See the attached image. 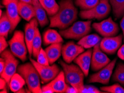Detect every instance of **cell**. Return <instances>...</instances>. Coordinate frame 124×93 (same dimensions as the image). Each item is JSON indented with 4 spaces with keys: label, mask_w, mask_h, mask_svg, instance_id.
I'll return each mask as SVG.
<instances>
[{
    "label": "cell",
    "mask_w": 124,
    "mask_h": 93,
    "mask_svg": "<svg viewBox=\"0 0 124 93\" xmlns=\"http://www.w3.org/2000/svg\"><path fill=\"white\" fill-rule=\"evenodd\" d=\"M116 61H117V59H114L106 66L100 70L97 73L90 76L88 80V83H97L105 85L108 84L109 83L110 77L113 73Z\"/></svg>",
    "instance_id": "cell-10"
},
{
    "label": "cell",
    "mask_w": 124,
    "mask_h": 93,
    "mask_svg": "<svg viewBox=\"0 0 124 93\" xmlns=\"http://www.w3.org/2000/svg\"><path fill=\"white\" fill-rule=\"evenodd\" d=\"M1 56L5 59V67L3 73L0 75L1 77L7 81L9 85L11 78L15 73H16V71H17L19 61L9 49H6L1 53Z\"/></svg>",
    "instance_id": "cell-7"
},
{
    "label": "cell",
    "mask_w": 124,
    "mask_h": 93,
    "mask_svg": "<svg viewBox=\"0 0 124 93\" xmlns=\"http://www.w3.org/2000/svg\"><path fill=\"white\" fill-rule=\"evenodd\" d=\"M19 1L32 5V0H19Z\"/></svg>",
    "instance_id": "cell-40"
},
{
    "label": "cell",
    "mask_w": 124,
    "mask_h": 93,
    "mask_svg": "<svg viewBox=\"0 0 124 93\" xmlns=\"http://www.w3.org/2000/svg\"><path fill=\"white\" fill-rule=\"evenodd\" d=\"M26 84L25 79L19 73H15L11 77L9 83V88L14 93H17L20 89L23 88Z\"/></svg>",
    "instance_id": "cell-23"
},
{
    "label": "cell",
    "mask_w": 124,
    "mask_h": 93,
    "mask_svg": "<svg viewBox=\"0 0 124 93\" xmlns=\"http://www.w3.org/2000/svg\"><path fill=\"white\" fill-rule=\"evenodd\" d=\"M26 93V90L23 88L21 89H20V90L17 92V93Z\"/></svg>",
    "instance_id": "cell-41"
},
{
    "label": "cell",
    "mask_w": 124,
    "mask_h": 93,
    "mask_svg": "<svg viewBox=\"0 0 124 93\" xmlns=\"http://www.w3.org/2000/svg\"><path fill=\"white\" fill-rule=\"evenodd\" d=\"M91 31V21H79L69 28L61 30L60 34L66 39L80 40Z\"/></svg>",
    "instance_id": "cell-4"
},
{
    "label": "cell",
    "mask_w": 124,
    "mask_h": 93,
    "mask_svg": "<svg viewBox=\"0 0 124 93\" xmlns=\"http://www.w3.org/2000/svg\"><path fill=\"white\" fill-rule=\"evenodd\" d=\"M30 61L37 69L43 83L50 82L55 79L61 71L59 67L56 64H54L51 65H41L32 58H30Z\"/></svg>",
    "instance_id": "cell-8"
},
{
    "label": "cell",
    "mask_w": 124,
    "mask_h": 93,
    "mask_svg": "<svg viewBox=\"0 0 124 93\" xmlns=\"http://www.w3.org/2000/svg\"><path fill=\"white\" fill-rule=\"evenodd\" d=\"M47 14L50 17L53 16L58 12L60 5L55 0H39Z\"/></svg>",
    "instance_id": "cell-24"
},
{
    "label": "cell",
    "mask_w": 124,
    "mask_h": 93,
    "mask_svg": "<svg viewBox=\"0 0 124 93\" xmlns=\"http://www.w3.org/2000/svg\"><path fill=\"white\" fill-rule=\"evenodd\" d=\"M123 40V35L121 34L116 36L105 37L100 42V47L106 54H114L121 47Z\"/></svg>",
    "instance_id": "cell-12"
},
{
    "label": "cell",
    "mask_w": 124,
    "mask_h": 93,
    "mask_svg": "<svg viewBox=\"0 0 124 93\" xmlns=\"http://www.w3.org/2000/svg\"><path fill=\"white\" fill-rule=\"evenodd\" d=\"M84 50L85 48L83 47L70 41L62 46L61 54L65 62L70 64L79 55L84 52Z\"/></svg>",
    "instance_id": "cell-14"
},
{
    "label": "cell",
    "mask_w": 124,
    "mask_h": 93,
    "mask_svg": "<svg viewBox=\"0 0 124 93\" xmlns=\"http://www.w3.org/2000/svg\"><path fill=\"white\" fill-rule=\"evenodd\" d=\"M10 50L13 54L22 61L27 60V54L29 52L26 44L25 34L21 31L16 30L8 41Z\"/></svg>",
    "instance_id": "cell-5"
},
{
    "label": "cell",
    "mask_w": 124,
    "mask_h": 93,
    "mask_svg": "<svg viewBox=\"0 0 124 93\" xmlns=\"http://www.w3.org/2000/svg\"><path fill=\"white\" fill-rule=\"evenodd\" d=\"M32 5L34 7L35 18L38 21L41 27H44L48 24L46 11L41 5L39 0H32Z\"/></svg>",
    "instance_id": "cell-18"
},
{
    "label": "cell",
    "mask_w": 124,
    "mask_h": 93,
    "mask_svg": "<svg viewBox=\"0 0 124 93\" xmlns=\"http://www.w3.org/2000/svg\"><path fill=\"white\" fill-rule=\"evenodd\" d=\"M5 61L3 58L1 57L0 59V74L3 73V70L5 69Z\"/></svg>",
    "instance_id": "cell-38"
},
{
    "label": "cell",
    "mask_w": 124,
    "mask_h": 93,
    "mask_svg": "<svg viewBox=\"0 0 124 93\" xmlns=\"http://www.w3.org/2000/svg\"><path fill=\"white\" fill-rule=\"evenodd\" d=\"M101 40V37L97 34H90L85 36L79 40L78 44L85 49H91L98 44Z\"/></svg>",
    "instance_id": "cell-22"
},
{
    "label": "cell",
    "mask_w": 124,
    "mask_h": 93,
    "mask_svg": "<svg viewBox=\"0 0 124 93\" xmlns=\"http://www.w3.org/2000/svg\"><path fill=\"white\" fill-rule=\"evenodd\" d=\"M41 91L42 93H54V91L52 88L51 87L50 85L48 84L44 85L41 87Z\"/></svg>",
    "instance_id": "cell-35"
},
{
    "label": "cell",
    "mask_w": 124,
    "mask_h": 93,
    "mask_svg": "<svg viewBox=\"0 0 124 93\" xmlns=\"http://www.w3.org/2000/svg\"><path fill=\"white\" fill-rule=\"evenodd\" d=\"M6 38L4 36L0 37V52L2 53L3 51H5L7 47L8 46V42H7L6 40Z\"/></svg>",
    "instance_id": "cell-33"
},
{
    "label": "cell",
    "mask_w": 124,
    "mask_h": 93,
    "mask_svg": "<svg viewBox=\"0 0 124 93\" xmlns=\"http://www.w3.org/2000/svg\"><path fill=\"white\" fill-rule=\"evenodd\" d=\"M100 90L106 93H124V88L119 84H115L110 86L101 87Z\"/></svg>",
    "instance_id": "cell-30"
},
{
    "label": "cell",
    "mask_w": 124,
    "mask_h": 93,
    "mask_svg": "<svg viewBox=\"0 0 124 93\" xmlns=\"http://www.w3.org/2000/svg\"><path fill=\"white\" fill-rule=\"evenodd\" d=\"M66 93H78V90L74 87L71 86L70 85H67L66 89L65 91Z\"/></svg>",
    "instance_id": "cell-36"
},
{
    "label": "cell",
    "mask_w": 124,
    "mask_h": 93,
    "mask_svg": "<svg viewBox=\"0 0 124 93\" xmlns=\"http://www.w3.org/2000/svg\"><path fill=\"white\" fill-rule=\"evenodd\" d=\"M58 12L50 17V27L65 30L71 25L78 18V11L73 0H62L60 2Z\"/></svg>",
    "instance_id": "cell-1"
},
{
    "label": "cell",
    "mask_w": 124,
    "mask_h": 93,
    "mask_svg": "<svg viewBox=\"0 0 124 93\" xmlns=\"http://www.w3.org/2000/svg\"><path fill=\"white\" fill-rule=\"evenodd\" d=\"M62 43H57L50 45L45 49L50 65L54 64L56 61L59 59L62 54Z\"/></svg>",
    "instance_id": "cell-20"
},
{
    "label": "cell",
    "mask_w": 124,
    "mask_h": 93,
    "mask_svg": "<svg viewBox=\"0 0 124 93\" xmlns=\"http://www.w3.org/2000/svg\"><path fill=\"white\" fill-rule=\"evenodd\" d=\"M43 40L45 45H49L53 43H62L63 40L61 34L56 30L48 29L43 35Z\"/></svg>",
    "instance_id": "cell-21"
},
{
    "label": "cell",
    "mask_w": 124,
    "mask_h": 93,
    "mask_svg": "<svg viewBox=\"0 0 124 93\" xmlns=\"http://www.w3.org/2000/svg\"><path fill=\"white\" fill-rule=\"evenodd\" d=\"M93 50L89 49L85 52H83L79 55L74 60V62L83 71L85 76L89 74L90 68L91 67V62Z\"/></svg>",
    "instance_id": "cell-16"
},
{
    "label": "cell",
    "mask_w": 124,
    "mask_h": 93,
    "mask_svg": "<svg viewBox=\"0 0 124 93\" xmlns=\"http://www.w3.org/2000/svg\"><path fill=\"white\" fill-rule=\"evenodd\" d=\"M19 0H2V3L6 8V14L11 23L10 33L14 31L21 21L18 10Z\"/></svg>",
    "instance_id": "cell-11"
},
{
    "label": "cell",
    "mask_w": 124,
    "mask_h": 93,
    "mask_svg": "<svg viewBox=\"0 0 124 93\" xmlns=\"http://www.w3.org/2000/svg\"><path fill=\"white\" fill-rule=\"evenodd\" d=\"M7 85H8L7 81L5 80L1 77L0 79V89H1V92L2 93H7Z\"/></svg>",
    "instance_id": "cell-34"
},
{
    "label": "cell",
    "mask_w": 124,
    "mask_h": 93,
    "mask_svg": "<svg viewBox=\"0 0 124 93\" xmlns=\"http://www.w3.org/2000/svg\"><path fill=\"white\" fill-rule=\"evenodd\" d=\"M117 55L119 58L121 59V60H124V44L120 47L118 50Z\"/></svg>",
    "instance_id": "cell-37"
},
{
    "label": "cell",
    "mask_w": 124,
    "mask_h": 93,
    "mask_svg": "<svg viewBox=\"0 0 124 93\" xmlns=\"http://www.w3.org/2000/svg\"><path fill=\"white\" fill-rule=\"evenodd\" d=\"M92 26L96 31L104 37L115 36L119 31V26L111 17L100 22L93 23Z\"/></svg>",
    "instance_id": "cell-9"
},
{
    "label": "cell",
    "mask_w": 124,
    "mask_h": 93,
    "mask_svg": "<svg viewBox=\"0 0 124 93\" xmlns=\"http://www.w3.org/2000/svg\"><path fill=\"white\" fill-rule=\"evenodd\" d=\"M113 81L120 83L124 85V64L119 63L116 67L113 76H112Z\"/></svg>",
    "instance_id": "cell-29"
},
{
    "label": "cell",
    "mask_w": 124,
    "mask_h": 93,
    "mask_svg": "<svg viewBox=\"0 0 124 93\" xmlns=\"http://www.w3.org/2000/svg\"><path fill=\"white\" fill-rule=\"evenodd\" d=\"M39 24L38 21L34 17L25 25V39L30 57L32 55V42Z\"/></svg>",
    "instance_id": "cell-15"
},
{
    "label": "cell",
    "mask_w": 124,
    "mask_h": 93,
    "mask_svg": "<svg viewBox=\"0 0 124 93\" xmlns=\"http://www.w3.org/2000/svg\"><path fill=\"white\" fill-rule=\"evenodd\" d=\"M17 72L25 79L28 89L30 92L33 93H42L40 76L31 61L18 66Z\"/></svg>",
    "instance_id": "cell-2"
},
{
    "label": "cell",
    "mask_w": 124,
    "mask_h": 93,
    "mask_svg": "<svg viewBox=\"0 0 124 93\" xmlns=\"http://www.w3.org/2000/svg\"><path fill=\"white\" fill-rule=\"evenodd\" d=\"M111 6L113 14L117 18H120L124 15V0H109Z\"/></svg>",
    "instance_id": "cell-26"
},
{
    "label": "cell",
    "mask_w": 124,
    "mask_h": 93,
    "mask_svg": "<svg viewBox=\"0 0 124 93\" xmlns=\"http://www.w3.org/2000/svg\"><path fill=\"white\" fill-rule=\"evenodd\" d=\"M11 30V23L6 12H3L0 18V36L6 38L8 37Z\"/></svg>",
    "instance_id": "cell-25"
},
{
    "label": "cell",
    "mask_w": 124,
    "mask_h": 93,
    "mask_svg": "<svg viewBox=\"0 0 124 93\" xmlns=\"http://www.w3.org/2000/svg\"><path fill=\"white\" fill-rule=\"evenodd\" d=\"M100 0H75V4L82 10H87L95 7Z\"/></svg>",
    "instance_id": "cell-28"
},
{
    "label": "cell",
    "mask_w": 124,
    "mask_h": 93,
    "mask_svg": "<svg viewBox=\"0 0 124 93\" xmlns=\"http://www.w3.org/2000/svg\"><path fill=\"white\" fill-rule=\"evenodd\" d=\"M102 91H100L96 87L93 85H85L82 90L81 93H101Z\"/></svg>",
    "instance_id": "cell-32"
},
{
    "label": "cell",
    "mask_w": 124,
    "mask_h": 93,
    "mask_svg": "<svg viewBox=\"0 0 124 93\" xmlns=\"http://www.w3.org/2000/svg\"><path fill=\"white\" fill-rule=\"evenodd\" d=\"M37 62L41 65H50V62L48 60V56L45 50H44L42 48H41V50L39 52L38 56L37 57Z\"/></svg>",
    "instance_id": "cell-31"
},
{
    "label": "cell",
    "mask_w": 124,
    "mask_h": 93,
    "mask_svg": "<svg viewBox=\"0 0 124 93\" xmlns=\"http://www.w3.org/2000/svg\"><path fill=\"white\" fill-rule=\"evenodd\" d=\"M18 10L21 17L27 21H30L35 17L34 7L32 4L19 1L18 4Z\"/></svg>",
    "instance_id": "cell-17"
},
{
    "label": "cell",
    "mask_w": 124,
    "mask_h": 93,
    "mask_svg": "<svg viewBox=\"0 0 124 93\" xmlns=\"http://www.w3.org/2000/svg\"><path fill=\"white\" fill-rule=\"evenodd\" d=\"M48 84L50 85L55 93H65L67 84L66 82L63 71H60L57 76Z\"/></svg>",
    "instance_id": "cell-19"
},
{
    "label": "cell",
    "mask_w": 124,
    "mask_h": 93,
    "mask_svg": "<svg viewBox=\"0 0 124 93\" xmlns=\"http://www.w3.org/2000/svg\"><path fill=\"white\" fill-rule=\"evenodd\" d=\"M41 44H42L41 36L39 28L37 27L36 31L35 36L32 42V56L33 58H37L41 48H42Z\"/></svg>",
    "instance_id": "cell-27"
},
{
    "label": "cell",
    "mask_w": 124,
    "mask_h": 93,
    "mask_svg": "<svg viewBox=\"0 0 124 93\" xmlns=\"http://www.w3.org/2000/svg\"><path fill=\"white\" fill-rule=\"evenodd\" d=\"M120 27H121L122 31L123 33V36H124V15L122 18L121 22H120Z\"/></svg>",
    "instance_id": "cell-39"
},
{
    "label": "cell",
    "mask_w": 124,
    "mask_h": 93,
    "mask_svg": "<svg viewBox=\"0 0 124 93\" xmlns=\"http://www.w3.org/2000/svg\"><path fill=\"white\" fill-rule=\"evenodd\" d=\"M110 62L104 51L100 47V43L93 47L91 62V68L93 71H99Z\"/></svg>",
    "instance_id": "cell-13"
},
{
    "label": "cell",
    "mask_w": 124,
    "mask_h": 93,
    "mask_svg": "<svg viewBox=\"0 0 124 93\" xmlns=\"http://www.w3.org/2000/svg\"><path fill=\"white\" fill-rule=\"evenodd\" d=\"M111 8L109 0H100L99 3L93 8L81 11L80 16L82 19H97L100 20L109 15Z\"/></svg>",
    "instance_id": "cell-6"
},
{
    "label": "cell",
    "mask_w": 124,
    "mask_h": 93,
    "mask_svg": "<svg viewBox=\"0 0 124 93\" xmlns=\"http://www.w3.org/2000/svg\"><path fill=\"white\" fill-rule=\"evenodd\" d=\"M64 72L66 82L78 90V93H81L84 88V80L85 74L78 65L69 64L60 61L59 62Z\"/></svg>",
    "instance_id": "cell-3"
},
{
    "label": "cell",
    "mask_w": 124,
    "mask_h": 93,
    "mask_svg": "<svg viewBox=\"0 0 124 93\" xmlns=\"http://www.w3.org/2000/svg\"><path fill=\"white\" fill-rule=\"evenodd\" d=\"M2 14H3V11L1 10L0 11V16H1L2 15Z\"/></svg>",
    "instance_id": "cell-42"
}]
</instances>
